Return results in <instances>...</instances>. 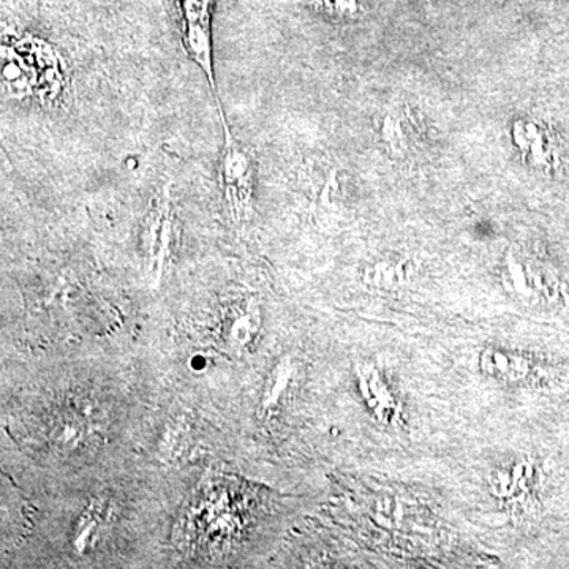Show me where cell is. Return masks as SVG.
<instances>
[{"instance_id": "7a4b0ae2", "label": "cell", "mask_w": 569, "mask_h": 569, "mask_svg": "<svg viewBox=\"0 0 569 569\" xmlns=\"http://www.w3.org/2000/svg\"><path fill=\"white\" fill-rule=\"evenodd\" d=\"M216 0H179L182 18V47L203 71L212 92L217 93L212 61V7Z\"/></svg>"}, {"instance_id": "52a82bcc", "label": "cell", "mask_w": 569, "mask_h": 569, "mask_svg": "<svg viewBox=\"0 0 569 569\" xmlns=\"http://www.w3.org/2000/svg\"><path fill=\"white\" fill-rule=\"evenodd\" d=\"M427 2H429V0H427Z\"/></svg>"}, {"instance_id": "6da1fadb", "label": "cell", "mask_w": 569, "mask_h": 569, "mask_svg": "<svg viewBox=\"0 0 569 569\" xmlns=\"http://www.w3.org/2000/svg\"><path fill=\"white\" fill-rule=\"evenodd\" d=\"M219 103L220 121L223 126V146L220 153L219 182L223 201L234 222H246L252 213L254 171L257 162L252 149L242 144L231 133Z\"/></svg>"}, {"instance_id": "3957f363", "label": "cell", "mask_w": 569, "mask_h": 569, "mask_svg": "<svg viewBox=\"0 0 569 569\" xmlns=\"http://www.w3.org/2000/svg\"><path fill=\"white\" fill-rule=\"evenodd\" d=\"M144 242L152 271L159 279L173 253L176 242V216L168 186L152 201L151 211L146 219Z\"/></svg>"}, {"instance_id": "8992f818", "label": "cell", "mask_w": 569, "mask_h": 569, "mask_svg": "<svg viewBox=\"0 0 569 569\" xmlns=\"http://www.w3.org/2000/svg\"><path fill=\"white\" fill-rule=\"evenodd\" d=\"M254 320L257 318H254L252 310L247 306V309H242V313H239L231 321L230 331H228L227 336L228 339L233 343H249L250 337H252Z\"/></svg>"}, {"instance_id": "5b68a950", "label": "cell", "mask_w": 569, "mask_h": 569, "mask_svg": "<svg viewBox=\"0 0 569 569\" xmlns=\"http://www.w3.org/2000/svg\"><path fill=\"white\" fill-rule=\"evenodd\" d=\"M310 3L326 14H331V17L336 18H347V20L355 18L361 11L358 0H310Z\"/></svg>"}, {"instance_id": "277c9868", "label": "cell", "mask_w": 569, "mask_h": 569, "mask_svg": "<svg viewBox=\"0 0 569 569\" xmlns=\"http://www.w3.org/2000/svg\"><path fill=\"white\" fill-rule=\"evenodd\" d=\"M421 123L406 104L392 108L385 118L383 140L392 156L406 157L413 152L421 141Z\"/></svg>"}]
</instances>
